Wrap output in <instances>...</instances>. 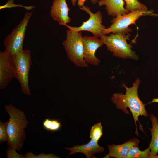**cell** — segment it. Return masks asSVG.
<instances>
[{
  "label": "cell",
  "mask_w": 158,
  "mask_h": 158,
  "mask_svg": "<svg viewBox=\"0 0 158 158\" xmlns=\"http://www.w3.org/2000/svg\"><path fill=\"white\" fill-rule=\"evenodd\" d=\"M140 80L136 78L130 87H128L124 85L123 86L126 89V93L123 94L121 93H116L114 94L111 98V100L114 104L116 108L122 111L125 114H129L127 110L128 108L131 111L133 116L136 126L135 133L138 136L137 121L139 123L140 129L143 132L142 125L139 121L138 118L140 116L148 117V114L145 108V104L139 99L138 93V89L140 84Z\"/></svg>",
  "instance_id": "cell-1"
},
{
  "label": "cell",
  "mask_w": 158,
  "mask_h": 158,
  "mask_svg": "<svg viewBox=\"0 0 158 158\" xmlns=\"http://www.w3.org/2000/svg\"><path fill=\"white\" fill-rule=\"evenodd\" d=\"M10 118L7 126L8 146L19 151L23 147L26 138L24 130L28 121L24 112L11 104L4 107Z\"/></svg>",
  "instance_id": "cell-2"
},
{
  "label": "cell",
  "mask_w": 158,
  "mask_h": 158,
  "mask_svg": "<svg viewBox=\"0 0 158 158\" xmlns=\"http://www.w3.org/2000/svg\"><path fill=\"white\" fill-rule=\"evenodd\" d=\"M132 31H125L111 33L109 35L102 34L99 37L108 50L116 57L125 59L137 60L138 56L136 52L132 50V45L128 44L127 40L131 36L130 32Z\"/></svg>",
  "instance_id": "cell-3"
},
{
  "label": "cell",
  "mask_w": 158,
  "mask_h": 158,
  "mask_svg": "<svg viewBox=\"0 0 158 158\" xmlns=\"http://www.w3.org/2000/svg\"><path fill=\"white\" fill-rule=\"evenodd\" d=\"M66 37L62 42L67 56L70 60L76 66L88 67L84 59L83 36L81 31L77 32L68 29Z\"/></svg>",
  "instance_id": "cell-4"
},
{
  "label": "cell",
  "mask_w": 158,
  "mask_h": 158,
  "mask_svg": "<svg viewBox=\"0 0 158 158\" xmlns=\"http://www.w3.org/2000/svg\"><path fill=\"white\" fill-rule=\"evenodd\" d=\"M15 65L16 77L21 86V91L23 94L31 96L29 85V74L32 64L30 51L28 49L21 51L12 56Z\"/></svg>",
  "instance_id": "cell-5"
},
{
  "label": "cell",
  "mask_w": 158,
  "mask_h": 158,
  "mask_svg": "<svg viewBox=\"0 0 158 158\" xmlns=\"http://www.w3.org/2000/svg\"><path fill=\"white\" fill-rule=\"evenodd\" d=\"M33 11H27L19 24L12 30L3 41L5 50L12 56L23 50V45L28 24Z\"/></svg>",
  "instance_id": "cell-6"
},
{
  "label": "cell",
  "mask_w": 158,
  "mask_h": 158,
  "mask_svg": "<svg viewBox=\"0 0 158 158\" xmlns=\"http://www.w3.org/2000/svg\"><path fill=\"white\" fill-rule=\"evenodd\" d=\"M158 16L152 9L150 10H137L124 15H118L111 20V24L108 28L104 29L102 34L106 35L111 33L125 31H132L129 25H136V21L141 16Z\"/></svg>",
  "instance_id": "cell-7"
},
{
  "label": "cell",
  "mask_w": 158,
  "mask_h": 158,
  "mask_svg": "<svg viewBox=\"0 0 158 158\" xmlns=\"http://www.w3.org/2000/svg\"><path fill=\"white\" fill-rule=\"evenodd\" d=\"M80 8L89 14V19L83 22L81 25L79 27H73L67 24L63 25L75 31L89 32L93 34L94 36L99 38L102 34L103 30L106 28L102 24L103 17L101 12L99 11L93 13L88 7L85 6L80 7Z\"/></svg>",
  "instance_id": "cell-8"
},
{
  "label": "cell",
  "mask_w": 158,
  "mask_h": 158,
  "mask_svg": "<svg viewBox=\"0 0 158 158\" xmlns=\"http://www.w3.org/2000/svg\"><path fill=\"white\" fill-rule=\"evenodd\" d=\"M16 68L12 56L6 51H0V89L6 88L16 78Z\"/></svg>",
  "instance_id": "cell-9"
},
{
  "label": "cell",
  "mask_w": 158,
  "mask_h": 158,
  "mask_svg": "<svg viewBox=\"0 0 158 158\" xmlns=\"http://www.w3.org/2000/svg\"><path fill=\"white\" fill-rule=\"evenodd\" d=\"M84 46V59L88 64L98 65L100 60L95 56L97 50L102 46L104 44L101 39L95 36L83 37Z\"/></svg>",
  "instance_id": "cell-10"
},
{
  "label": "cell",
  "mask_w": 158,
  "mask_h": 158,
  "mask_svg": "<svg viewBox=\"0 0 158 158\" xmlns=\"http://www.w3.org/2000/svg\"><path fill=\"white\" fill-rule=\"evenodd\" d=\"M69 11L66 0H53L50 15L54 20L63 25L71 21L68 16Z\"/></svg>",
  "instance_id": "cell-11"
},
{
  "label": "cell",
  "mask_w": 158,
  "mask_h": 158,
  "mask_svg": "<svg viewBox=\"0 0 158 158\" xmlns=\"http://www.w3.org/2000/svg\"><path fill=\"white\" fill-rule=\"evenodd\" d=\"M139 143V140L134 138L121 145H108L109 153L103 158H128L130 149L133 146L138 145Z\"/></svg>",
  "instance_id": "cell-12"
},
{
  "label": "cell",
  "mask_w": 158,
  "mask_h": 158,
  "mask_svg": "<svg viewBox=\"0 0 158 158\" xmlns=\"http://www.w3.org/2000/svg\"><path fill=\"white\" fill-rule=\"evenodd\" d=\"M65 149L70 151L69 156L75 153H81L85 154L87 158L94 157L95 154L102 153L104 150L103 147L99 146L98 142L92 139L86 144L75 145L70 147H65Z\"/></svg>",
  "instance_id": "cell-13"
},
{
  "label": "cell",
  "mask_w": 158,
  "mask_h": 158,
  "mask_svg": "<svg viewBox=\"0 0 158 158\" xmlns=\"http://www.w3.org/2000/svg\"><path fill=\"white\" fill-rule=\"evenodd\" d=\"M98 4L99 6H105L107 14L113 17L118 15H124L130 12L124 7L123 0H100Z\"/></svg>",
  "instance_id": "cell-14"
},
{
  "label": "cell",
  "mask_w": 158,
  "mask_h": 158,
  "mask_svg": "<svg viewBox=\"0 0 158 158\" xmlns=\"http://www.w3.org/2000/svg\"><path fill=\"white\" fill-rule=\"evenodd\" d=\"M150 118L152 123V128H149L151 135L149 146L150 149V154L157 155L158 153V119L153 114L150 115Z\"/></svg>",
  "instance_id": "cell-15"
},
{
  "label": "cell",
  "mask_w": 158,
  "mask_h": 158,
  "mask_svg": "<svg viewBox=\"0 0 158 158\" xmlns=\"http://www.w3.org/2000/svg\"><path fill=\"white\" fill-rule=\"evenodd\" d=\"M151 150L148 147L143 151H141L138 145L132 147L129 150L128 158H149Z\"/></svg>",
  "instance_id": "cell-16"
},
{
  "label": "cell",
  "mask_w": 158,
  "mask_h": 158,
  "mask_svg": "<svg viewBox=\"0 0 158 158\" xmlns=\"http://www.w3.org/2000/svg\"><path fill=\"white\" fill-rule=\"evenodd\" d=\"M126 5L125 8L130 12L137 10H148L147 6L138 0H124Z\"/></svg>",
  "instance_id": "cell-17"
},
{
  "label": "cell",
  "mask_w": 158,
  "mask_h": 158,
  "mask_svg": "<svg viewBox=\"0 0 158 158\" xmlns=\"http://www.w3.org/2000/svg\"><path fill=\"white\" fill-rule=\"evenodd\" d=\"M43 126L47 130L56 131L60 129L61 124V123L56 120L46 118L43 122Z\"/></svg>",
  "instance_id": "cell-18"
},
{
  "label": "cell",
  "mask_w": 158,
  "mask_h": 158,
  "mask_svg": "<svg viewBox=\"0 0 158 158\" xmlns=\"http://www.w3.org/2000/svg\"><path fill=\"white\" fill-rule=\"evenodd\" d=\"M102 128L101 122L94 125L91 128L90 137L95 142H98L103 135Z\"/></svg>",
  "instance_id": "cell-19"
},
{
  "label": "cell",
  "mask_w": 158,
  "mask_h": 158,
  "mask_svg": "<svg viewBox=\"0 0 158 158\" xmlns=\"http://www.w3.org/2000/svg\"><path fill=\"white\" fill-rule=\"evenodd\" d=\"M8 121L5 122L0 121V143L8 141V135L7 128Z\"/></svg>",
  "instance_id": "cell-20"
},
{
  "label": "cell",
  "mask_w": 158,
  "mask_h": 158,
  "mask_svg": "<svg viewBox=\"0 0 158 158\" xmlns=\"http://www.w3.org/2000/svg\"><path fill=\"white\" fill-rule=\"evenodd\" d=\"M25 158H58L59 157L52 154H45L42 153L36 155L30 152H28L25 155Z\"/></svg>",
  "instance_id": "cell-21"
},
{
  "label": "cell",
  "mask_w": 158,
  "mask_h": 158,
  "mask_svg": "<svg viewBox=\"0 0 158 158\" xmlns=\"http://www.w3.org/2000/svg\"><path fill=\"white\" fill-rule=\"evenodd\" d=\"M16 149L10 147L8 148L6 150V157L8 158H24L25 157L22 154L17 153Z\"/></svg>",
  "instance_id": "cell-22"
},
{
  "label": "cell",
  "mask_w": 158,
  "mask_h": 158,
  "mask_svg": "<svg viewBox=\"0 0 158 158\" xmlns=\"http://www.w3.org/2000/svg\"><path fill=\"white\" fill-rule=\"evenodd\" d=\"M86 0H78L77 4L80 7L84 6V4ZM92 4H95L98 2V0H90Z\"/></svg>",
  "instance_id": "cell-23"
},
{
  "label": "cell",
  "mask_w": 158,
  "mask_h": 158,
  "mask_svg": "<svg viewBox=\"0 0 158 158\" xmlns=\"http://www.w3.org/2000/svg\"><path fill=\"white\" fill-rule=\"evenodd\" d=\"M71 1L72 5L73 6H75L78 0H71Z\"/></svg>",
  "instance_id": "cell-24"
},
{
  "label": "cell",
  "mask_w": 158,
  "mask_h": 158,
  "mask_svg": "<svg viewBox=\"0 0 158 158\" xmlns=\"http://www.w3.org/2000/svg\"><path fill=\"white\" fill-rule=\"evenodd\" d=\"M149 158H158V155L150 154Z\"/></svg>",
  "instance_id": "cell-25"
},
{
  "label": "cell",
  "mask_w": 158,
  "mask_h": 158,
  "mask_svg": "<svg viewBox=\"0 0 158 158\" xmlns=\"http://www.w3.org/2000/svg\"><path fill=\"white\" fill-rule=\"evenodd\" d=\"M153 102H158V98L153 99L152 101L148 104Z\"/></svg>",
  "instance_id": "cell-26"
}]
</instances>
